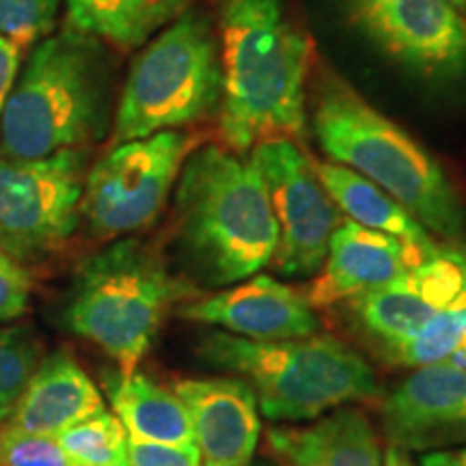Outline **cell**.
<instances>
[{"mask_svg": "<svg viewBox=\"0 0 466 466\" xmlns=\"http://www.w3.org/2000/svg\"><path fill=\"white\" fill-rule=\"evenodd\" d=\"M199 352L208 363L248 380L270 421H316L341 406L378 401L382 395L371 365L333 335L250 341L217 330L203 337Z\"/></svg>", "mask_w": 466, "mask_h": 466, "instance_id": "obj_5", "label": "cell"}, {"mask_svg": "<svg viewBox=\"0 0 466 466\" xmlns=\"http://www.w3.org/2000/svg\"><path fill=\"white\" fill-rule=\"evenodd\" d=\"M31 289V272L20 259L0 248V322H9L26 311Z\"/></svg>", "mask_w": 466, "mask_h": 466, "instance_id": "obj_27", "label": "cell"}, {"mask_svg": "<svg viewBox=\"0 0 466 466\" xmlns=\"http://www.w3.org/2000/svg\"><path fill=\"white\" fill-rule=\"evenodd\" d=\"M313 167L324 190L352 223L387 233L421 250H434L439 247L432 233L417 218H412L393 197H389L376 184L367 182L352 168L337 162H316Z\"/></svg>", "mask_w": 466, "mask_h": 466, "instance_id": "obj_20", "label": "cell"}, {"mask_svg": "<svg viewBox=\"0 0 466 466\" xmlns=\"http://www.w3.org/2000/svg\"><path fill=\"white\" fill-rule=\"evenodd\" d=\"M179 316L250 341L300 339L319 329L305 294L268 275L248 277L229 289L186 302Z\"/></svg>", "mask_w": 466, "mask_h": 466, "instance_id": "obj_14", "label": "cell"}, {"mask_svg": "<svg viewBox=\"0 0 466 466\" xmlns=\"http://www.w3.org/2000/svg\"><path fill=\"white\" fill-rule=\"evenodd\" d=\"M220 97L218 39L206 17L186 9L132 63L116 104L113 141L197 124L220 106Z\"/></svg>", "mask_w": 466, "mask_h": 466, "instance_id": "obj_7", "label": "cell"}, {"mask_svg": "<svg viewBox=\"0 0 466 466\" xmlns=\"http://www.w3.org/2000/svg\"><path fill=\"white\" fill-rule=\"evenodd\" d=\"M439 247L421 250L387 233L343 220L330 238L324 264L309 285L305 299L313 309L346 305L359 296L393 283L412 266L434 255Z\"/></svg>", "mask_w": 466, "mask_h": 466, "instance_id": "obj_15", "label": "cell"}, {"mask_svg": "<svg viewBox=\"0 0 466 466\" xmlns=\"http://www.w3.org/2000/svg\"><path fill=\"white\" fill-rule=\"evenodd\" d=\"M451 360H453V363H458V365L466 367V335H464L462 343H460V350H458V352L453 354V357H451Z\"/></svg>", "mask_w": 466, "mask_h": 466, "instance_id": "obj_32", "label": "cell"}, {"mask_svg": "<svg viewBox=\"0 0 466 466\" xmlns=\"http://www.w3.org/2000/svg\"><path fill=\"white\" fill-rule=\"evenodd\" d=\"M283 466H384L380 439L359 406H341L307 425H281L266 434Z\"/></svg>", "mask_w": 466, "mask_h": 466, "instance_id": "obj_17", "label": "cell"}, {"mask_svg": "<svg viewBox=\"0 0 466 466\" xmlns=\"http://www.w3.org/2000/svg\"><path fill=\"white\" fill-rule=\"evenodd\" d=\"M67 25L97 42L132 50L147 44L175 17L190 9V0H66Z\"/></svg>", "mask_w": 466, "mask_h": 466, "instance_id": "obj_21", "label": "cell"}, {"mask_svg": "<svg viewBox=\"0 0 466 466\" xmlns=\"http://www.w3.org/2000/svg\"><path fill=\"white\" fill-rule=\"evenodd\" d=\"M175 233L192 275L212 288L270 264L277 223L253 162L220 145L192 149L175 190Z\"/></svg>", "mask_w": 466, "mask_h": 466, "instance_id": "obj_3", "label": "cell"}, {"mask_svg": "<svg viewBox=\"0 0 466 466\" xmlns=\"http://www.w3.org/2000/svg\"><path fill=\"white\" fill-rule=\"evenodd\" d=\"M346 15L406 72L441 85L466 83V22L451 0H346Z\"/></svg>", "mask_w": 466, "mask_h": 466, "instance_id": "obj_11", "label": "cell"}, {"mask_svg": "<svg viewBox=\"0 0 466 466\" xmlns=\"http://www.w3.org/2000/svg\"><path fill=\"white\" fill-rule=\"evenodd\" d=\"M76 466H130L124 423L106 408L56 436Z\"/></svg>", "mask_w": 466, "mask_h": 466, "instance_id": "obj_22", "label": "cell"}, {"mask_svg": "<svg viewBox=\"0 0 466 466\" xmlns=\"http://www.w3.org/2000/svg\"><path fill=\"white\" fill-rule=\"evenodd\" d=\"M378 401L387 445L421 453L466 445V367L451 359L417 367Z\"/></svg>", "mask_w": 466, "mask_h": 466, "instance_id": "obj_13", "label": "cell"}, {"mask_svg": "<svg viewBox=\"0 0 466 466\" xmlns=\"http://www.w3.org/2000/svg\"><path fill=\"white\" fill-rule=\"evenodd\" d=\"M130 466H201L197 445H167V442H127Z\"/></svg>", "mask_w": 466, "mask_h": 466, "instance_id": "obj_28", "label": "cell"}, {"mask_svg": "<svg viewBox=\"0 0 466 466\" xmlns=\"http://www.w3.org/2000/svg\"><path fill=\"white\" fill-rule=\"evenodd\" d=\"M86 151L48 158L0 156V248L15 259H37L63 247L80 220Z\"/></svg>", "mask_w": 466, "mask_h": 466, "instance_id": "obj_9", "label": "cell"}, {"mask_svg": "<svg viewBox=\"0 0 466 466\" xmlns=\"http://www.w3.org/2000/svg\"><path fill=\"white\" fill-rule=\"evenodd\" d=\"M0 466H76L56 439L0 428Z\"/></svg>", "mask_w": 466, "mask_h": 466, "instance_id": "obj_26", "label": "cell"}, {"mask_svg": "<svg viewBox=\"0 0 466 466\" xmlns=\"http://www.w3.org/2000/svg\"><path fill=\"white\" fill-rule=\"evenodd\" d=\"M22 50L7 37H0V121H3L5 108H7L9 96L14 91L17 80V69H20Z\"/></svg>", "mask_w": 466, "mask_h": 466, "instance_id": "obj_29", "label": "cell"}, {"mask_svg": "<svg viewBox=\"0 0 466 466\" xmlns=\"http://www.w3.org/2000/svg\"><path fill=\"white\" fill-rule=\"evenodd\" d=\"M108 119L104 44L69 25L35 46L0 121V151L37 160L100 138Z\"/></svg>", "mask_w": 466, "mask_h": 466, "instance_id": "obj_4", "label": "cell"}, {"mask_svg": "<svg viewBox=\"0 0 466 466\" xmlns=\"http://www.w3.org/2000/svg\"><path fill=\"white\" fill-rule=\"evenodd\" d=\"M175 395L190 417L201 466H250L261 434L258 395L236 378H186Z\"/></svg>", "mask_w": 466, "mask_h": 466, "instance_id": "obj_16", "label": "cell"}, {"mask_svg": "<svg viewBox=\"0 0 466 466\" xmlns=\"http://www.w3.org/2000/svg\"><path fill=\"white\" fill-rule=\"evenodd\" d=\"M464 288L466 250L441 244L406 275L346 302V309L359 335L384 357L412 339Z\"/></svg>", "mask_w": 466, "mask_h": 466, "instance_id": "obj_12", "label": "cell"}, {"mask_svg": "<svg viewBox=\"0 0 466 466\" xmlns=\"http://www.w3.org/2000/svg\"><path fill=\"white\" fill-rule=\"evenodd\" d=\"M384 466H419L415 460H412L410 451L401 450V447L387 445V451H384Z\"/></svg>", "mask_w": 466, "mask_h": 466, "instance_id": "obj_31", "label": "cell"}, {"mask_svg": "<svg viewBox=\"0 0 466 466\" xmlns=\"http://www.w3.org/2000/svg\"><path fill=\"white\" fill-rule=\"evenodd\" d=\"M311 126L330 162L376 184L445 242L466 236L462 197L441 162L339 76L319 80Z\"/></svg>", "mask_w": 466, "mask_h": 466, "instance_id": "obj_2", "label": "cell"}, {"mask_svg": "<svg viewBox=\"0 0 466 466\" xmlns=\"http://www.w3.org/2000/svg\"><path fill=\"white\" fill-rule=\"evenodd\" d=\"M104 391L130 439L167 445L195 442L182 400L138 370L134 374L110 371L104 376Z\"/></svg>", "mask_w": 466, "mask_h": 466, "instance_id": "obj_19", "label": "cell"}, {"mask_svg": "<svg viewBox=\"0 0 466 466\" xmlns=\"http://www.w3.org/2000/svg\"><path fill=\"white\" fill-rule=\"evenodd\" d=\"M277 223L270 264L289 279L316 277L333 233L343 223L339 208L318 179L316 167L291 138H268L250 149Z\"/></svg>", "mask_w": 466, "mask_h": 466, "instance_id": "obj_10", "label": "cell"}, {"mask_svg": "<svg viewBox=\"0 0 466 466\" xmlns=\"http://www.w3.org/2000/svg\"><path fill=\"white\" fill-rule=\"evenodd\" d=\"M451 3L456 5L458 11H462V14H464V11H466V0H451Z\"/></svg>", "mask_w": 466, "mask_h": 466, "instance_id": "obj_33", "label": "cell"}, {"mask_svg": "<svg viewBox=\"0 0 466 466\" xmlns=\"http://www.w3.org/2000/svg\"><path fill=\"white\" fill-rule=\"evenodd\" d=\"M39 365V346L31 330L0 329V423L9 421Z\"/></svg>", "mask_w": 466, "mask_h": 466, "instance_id": "obj_24", "label": "cell"}, {"mask_svg": "<svg viewBox=\"0 0 466 466\" xmlns=\"http://www.w3.org/2000/svg\"><path fill=\"white\" fill-rule=\"evenodd\" d=\"M218 50L225 147L247 154L268 138L305 137L311 44L288 3L218 0Z\"/></svg>", "mask_w": 466, "mask_h": 466, "instance_id": "obj_1", "label": "cell"}, {"mask_svg": "<svg viewBox=\"0 0 466 466\" xmlns=\"http://www.w3.org/2000/svg\"><path fill=\"white\" fill-rule=\"evenodd\" d=\"M192 149L179 130L116 143L85 175L80 217L93 236L113 240L154 223Z\"/></svg>", "mask_w": 466, "mask_h": 466, "instance_id": "obj_8", "label": "cell"}, {"mask_svg": "<svg viewBox=\"0 0 466 466\" xmlns=\"http://www.w3.org/2000/svg\"><path fill=\"white\" fill-rule=\"evenodd\" d=\"M466 335V288L442 311L430 319L419 333L384 354V359L404 367L434 365L451 359Z\"/></svg>", "mask_w": 466, "mask_h": 466, "instance_id": "obj_23", "label": "cell"}, {"mask_svg": "<svg viewBox=\"0 0 466 466\" xmlns=\"http://www.w3.org/2000/svg\"><path fill=\"white\" fill-rule=\"evenodd\" d=\"M104 410V395L72 354L39 360L7 425L20 432L52 436Z\"/></svg>", "mask_w": 466, "mask_h": 466, "instance_id": "obj_18", "label": "cell"}, {"mask_svg": "<svg viewBox=\"0 0 466 466\" xmlns=\"http://www.w3.org/2000/svg\"><path fill=\"white\" fill-rule=\"evenodd\" d=\"M61 0H0V37L35 48L55 31Z\"/></svg>", "mask_w": 466, "mask_h": 466, "instance_id": "obj_25", "label": "cell"}, {"mask_svg": "<svg viewBox=\"0 0 466 466\" xmlns=\"http://www.w3.org/2000/svg\"><path fill=\"white\" fill-rule=\"evenodd\" d=\"M419 466H466V447L462 450L425 451L419 458Z\"/></svg>", "mask_w": 466, "mask_h": 466, "instance_id": "obj_30", "label": "cell"}, {"mask_svg": "<svg viewBox=\"0 0 466 466\" xmlns=\"http://www.w3.org/2000/svg\"><path fill=\"white\" fill-rule=\"evenodd\" d=\"M192 294L195 288L168 270L158 250L126 238L80 264L66 324L106 352L121 374H134L168 311Z\"/></svg>", "mask_w": 466, "mask_h": 466, "instance_id": "obj_6", "label": "cell"}]
</instances>
